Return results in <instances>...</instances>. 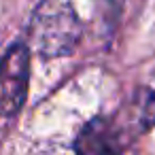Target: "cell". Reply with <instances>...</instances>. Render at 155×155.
<instances>
[{"mask_svg":"<svg viewBox=\"0 0 155 155\" xmlns=\"http://www.w3.org/2000/svg\"><path fill=\"white\" fill-rule=\"evenodd\" d=\"M81 38V21L68 0H43L30 21V43L45 58L70 53Z\"/></svg>","mask_w":155,"mask_h":155,"instance_id":"6da1fadb","label":"cell"},{"mask_svg":"<svg viewBox=\"0 0 155 155\" xmlns=\"http://www.w3.org/2000/svg\"><path fill=\"white\" fill-rule=\"evenodd\" d=\"M30 79V49L26 43H15L0 58V115L17 113L26 100Z\"/></svg>","mask_w":155,"mask_h":155,"instance_id":"7a4b0ae2","label":"cell"},{"mask_svg":"<svg viewBox=\"0 0 155 155\" xmlns=\"http://www.w3.org/2000/svg\"><path fill=\"white\" fill-rule=\"evenodd\" d=\"M74 151L77 155H121L123 142L119 130L108 119L96 117L81 130Z\"/></svg>","mask_w":155,"mask_h":155,"instance_id":"3957f363","label":"cell"},{"mask_svg":"<svg viewBox=\"0 0 155 155\" xmlns=\"http://www.w3.org/2000/svg\"><path fill=\"white\" fill-rule=\"evenodd\" d=\"M134 121L140 132H149L155 125V91L149 87H140L134 94Z\"/></svg>","mask_w":155,"mask_h":155,"instance_id":"277c9868","label":"cell"}]
</instances>
